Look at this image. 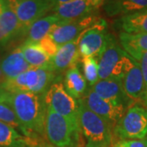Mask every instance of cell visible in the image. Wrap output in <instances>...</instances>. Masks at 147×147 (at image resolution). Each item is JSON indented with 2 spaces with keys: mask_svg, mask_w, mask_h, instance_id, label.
<instances>
[{
  "mask_svg": "<svg viewBox=\"0 0 147 147\" xmlns=\"http://www.w3.org/2000/svg\"><path fill=\"white\" fill-rule=\"evenodd\" d=\"M0 102L7 104L13 110L28 138L32 133L43 134L47 109L44 95L29 92H8L0 88Z\"/></svg>",
  "mask_w": 147,
  "mask_h": 147,
  "instance_id": "cell-1",
  "label": "cell"
},
{
  "mask_svg": "<svg viewBox=\"0 0 147 147\" xmlns=\"http://www.w3.org/2000/svg\"><path fill=\"white\" fill-rule=\"evenodd\" d=\"M79 123L87 147H110L113 145V127L90 110L83 99H79Z\"/></svg>",
  "mask_w": 147,
  "mask_h": 147,
  "instance_id": "cell-2",
  "label": "cell"
},
{
  "mask_svg": "<svg viewBox=\"0 0 147 147\" xmlns=\"http://www.w3.org/2000/svg\"><path fill=\"white\" fill-rule=\"evenodd\" d=\"M43 134L53 146L78 147L82 132L80 127L47 106Z\"/></svg>",
  "mask_w": 147,
  "mask_h": 147,
  "instance_id": "cell-3",
  "label": "cell"
},
{
  "mask_svg": "<svg viewBox=\"0 0 147 147\" xmlns=\"http://www.w3.org/2000/svg\"><path fill=\"white\" fill-rule=\"evenodd\" d=\"M130 57L115 38L109 34L105 47L96 58L99 79H122Z\"/></svg>",
  "mask_w": 147,
  "mask_h": 147,
  "instance_id": "cell-4",
  "label": "cell"
},
{
  "mask_svg": "<svg viewBox=\"0 0 147 147\" xmlns=\"http://www.w3.org/2000/svg\"><path fill=\"white\" fill-rule=\"evenodd\" d=\"M120 141L144 139L147 137V108L134 105L128 108L113 129Z\"/></svg>",
  "mask_w": 147,
  "mask_h": 147,
  "instance_id": "cell-5",
  "label": "cell"
},
{
  "mask_svg": "<svg viewBox=\"0 0 147 147\" xmlns=\"http://www.w3.org/2000/svg\"><path fill=\"white\" fill-rule=\"evenodd\" d=\"M46 106L65 117L74 126L79 127V105L78 100L73 98L65 89L61 82H54L44 95Z\"/></svg>",
  "mask_w": 147,
  "mask_h": 147,
  "instance_id": "cell-6",
  "label": "cell"
},
{
  "mask_svg": "<svg viewBox=\"0 0 147 147\" xmlns=\"http://www.w3.org/2000/svg\"><path fill=\"white\" fill-rule=\"evenodd\" d=\"M8 2L21 23L25 35L31 24L44 17L54 7L52 0H8Z\"/></svg>",
  "mask_w": 147,
  "mask_h": 147,
  "instance_id": "cell-7",
  "label": "cell"
},
{
  "mask_svg": "<svg viewBox=\"0 0 147 147\" xmlns=\"http://www.w3.org/2000/svg\"><path fill=\"white\" fill-rule=\"evenodd\" d=\"M106 28V21L100 18L92 26L82 32L77 39L80 58L86 57L97 58L105 47L109 34Z\"/></svg>",
  "mask_w": 147,
  "mask_h": 147,
  "instance_id": "cell-8",
  "label": "cell"
},
{
  "mask_svg": "<svg viewBox=\"0 0 147 147\" xmlns=\"http://www.w3.org/2000/svg\"><path fill=\"white\" fill-rule=\"evenodd\" d=\"M82 99L90 110L105 119L113 129L126 112L125 104L105 100L93 92L91 88L87 90Z\"/></svg>",
  "mask_w": 147,
  "mask_h": 147,
  "instance_id": "cell-9",
  "label": "cell"
},
{
  "mask_svg": "<svg viewBox=\"0 0 147 147\" xmlns=\"http://www.w3.org/2000/svg\"><path fill=\"white\" fill-rule=\"evenodd\" d=\"M100 18L92 14L79 20L69 21V22H59L49 33L50 37L59 47L67 42H73L79 38L82 32L92 26Z\"/></svg>",
  "mask_w": 147,
  "mask_h": 147,
  "instance_id": "cell-10",
  "label": "cell"
},
{
  "mask_svg": "<svg viewBox=\"0 0 147 147\" xmlns=\"http://www.w3.org/2000/svg\"><path fill=\"white\" fill-rule=\"evenodd\" d=\"M121 82L127 100L133 102L143 100L146 85L139 63L133 58L130 57Z\"/></svg>",
  "mask_w": 147,
  "mask_h": 147,
  "instance_id": "cell-11",
  "label": "cell"
},
{
  "mask_svg": "<svg viewBox=\"0 0 147 147\" xmlns=\"http://www.w3.org/2000/svg\"><path fill=\"white\" fill-rule=\"evenodd\" d=\"M96 8L91 0H71L55 6L51 13L57 16L60 22H69L94 14L93 12Z\"/></svg>",
  "mask_w": 147,
  "mask_h": 147,
  "instance_id": "cell-12",
  "label": "cell"
},
{
  "mask_svg": "<svg viewBox=\"0 0 147 147\" xmlns=\"http://www.w3.org/2000/svg\"><path fill=\"white\" fill-rule=\"evenodd\" d=\"M0 30L9 42L25 35L23 28L8 0H0Z\"/></svg>",
  "mask_w": 147,
  "mask_h": 147,
  "instance_id": "cell-13",
  "label": "cell"
},
{
  "mask_svg": "<svg viewBox=\"0 0 147 147\" xmlns=\"http://www.w3.org/2000/svg\"><path fill=\"white\" fill-rule=\"evenodd\" d=\"M80 59L78 48V41L67 42L59 47L57 54L51 59L54 72L61 73L76 66Z\"/></svg>",
  "mask_w": 147,
  "mask_h": 147,
  "instance_id": "cell-14",
  "label": "cell"
},
{
  "mask_svg": "<svg viewBox=\"0 0 147 147\" xmlns=\"http://www.w3.org/2000/svg\"><path fill=\"white\" fill-rule=\"evenodd\" d=\"M101 6L109 17H120L147 10V0H104Z\"/></svg>",
  "mask_w": 147,
  "mask_h": 147,
  "instance_id": "cell-15",
  "label": "cell"
},
{
  "mask_svg": "<svg viewBox=\"0 0 147 147\" xmlns=\"http://www.w3.org/2000/svg\"><path fill=\"white\" fill-rule=\"evenodd\" d=\"M0 66L7 80L14 79L31 68L27 63L19 47L1 58Z\"/></svg>",
  "mask_w": 147,
  "mask_h": 147,
  "instance_id": "cell-16",
  "label": "cell"
},
{
  "mask_svg": "<svg viewBox=\"0 0 147 147\" xmlns=\"http://www.w3.org/2000/svg\"><path fill=\"white\" fill-rule=\"evenodd\" d=\"M91 88L105 100L117 101L123 104L128 100L123 91L121 79H99L92 87H91Z\"/></svg>",
  "mask_w": 147,
  "mask_h": 147,
  "instance_id": "cell-17",
  "label": "cell"
},
{
  "mask_svg": "<svg viewBox=\"0 0 147 147\" xmlns=\"http://www.w3.org/2000/svg\"><path fill=\"white\" fill-rule=\"evenodd\" d=\"M115 26L127 34H147V10L118 17Z\"/></svg>",
  "mask_w": 147,
  "mask_h": 147,
  "instance_id": "cell-18",
  "label": "cell"
},
{
  "mask_svg": "<svg viewBox=\"0 0 147 147\" xmlns=\"http://www.w3.org/2000/svg\"><path fill=\"white\" fill-rule=\"evenodd\" d=\"M119 41L121 47L137 61L142 53L147 52V34H127L119 32Z\"/></svg>",
  "mask_w": 147,
  "mask_h": 147,
  "instance_id": "cell-19",
  "label": "cell"
},
{
  "mask_svg": "<svg viewBox=\"0 0 147 147\" xmlns=\"http://www.w3.org/2000/svg\"><path fill=\"white\" fill-rule=\"evenodd\" d=\"M19 47L27 63L31 68H53L51 58L42 50L38 42L25 41Z\"/></svg>",
  "mask_w": 147,
  "mask_h": 147,
  "instance_id": "cell-20",
  "label": "cell"
},
{
  "mask_svg": "<svg viewBox=\"0 0 147 147\" xmlns=\"http://www.w3.org/2000/svg\"><path fill=\"white\" fill-rule=\"evenodd\" d=\"M64 87L66 92L74 99L79 100L84 97L88 90V85L86 79L77 65L65 71Z\"/></svg>",
  "mask_w": 147,
  "mask_h": 147,
  "instance_id": "cell-21",
  "label": "cell"
},
{
  "mask_svg": "<svg viewBox=\"0 0 147 147\" xmlns=\"http://www.w3.org/2000/svg\"><path fill=\"white\" fill-rule=\"evenodd\" d=\"M60 22L57 16L49 15L34 21L27 30L25 41L32 42H39L42 38L53 30V28Z\"/></svg>",
  "mask_w": 147,
  "mask_h": 147,
  "instance_id": "cell-22",
  "label": "cell"
},
{
  "mask_svg": "<svg viewBox=\"0 0 147 147\" xmlns=\"http://www.w3.org/2000/svg\"><path fill=\"white\" fill-rule=\"evenodd\" d=\"M28 137H23L17 130L0 121V147H26Z\"/></svg>",
  "mask_w": 147,
  "mask_h": 147,
  "instance_id": "cell-23",
  "label": "cell"
},
{
  "mask_svg": "<svg viewBox=\"0 0 147 147\" xmlns=\"http://www.w3.org/2000/svg\"><path fill=\"white\" fill-rule=\"evenodd\" d=\"M84 77L89 86L92 87L98 80V63L95 57H86L81 58Z\"/></svg>",
  "mask_w": 147,
  "mask_h": 147,
  "instance_id": "cell-24",
  "label": "cell"
},
{
  "mask_svg": "<svg viewBox=\"0 0 147 147\" xmlns=\"http://www.w3.org/2000/svg\"><path fill=\"white\" fill-rule=\"evenodd\" d=\"M0 121L10 125L15 129L17 128L23 132L24 135H26V131L19 122L13 110L7 104L3 102H0Z\"/></svg>",
  "mask_w": 147,
  "mask_h": 147,
  "instance_id": "cell-25",
  "label": "cell"
},
{
  "mask_svg": "<svg viewBox=\"0 0 147 147\" xmlns=\"http://www.w3.org/2000/svg\"><path fill=\"white\" fill-rule=\"evenodd\" d=\"M38 44L40 45V47H42V49L45 52L49 57L52 58L57 54L59 46L56 42L53 40V38L50 37L49 34H47V36H45L40 42H38Z\"/></svg>",
  "mask_w": 147,
  "mask_h": 147,
  "instance_id": "cell-26",
  "label": "cell"
},
{
  "mask_svg": "<svg viewBox=\"0 0 147 147\" xmlns=\"http://www.w3.org/2000/svg\"><path fill=\"white\" fill-rule=\"evenodd\" d=\"M137 62L139 63L140 68L142 70L143 79L145 82V85H147V52L142 53L137 60Z\"/></svg>",
  "mask_w": 147,
  "mask_h": 147,
  "instance_id": "cell-27",
  "label": "cell"
},
{
  "mask_svg": "<svg viewBox=\"0 0 147 147\" xmlns=\"http://www.w3.org/2000/svg\"><path fill=\"white\" fill-rule=\"evenodd\" d=\"M125 147H147L146 139H137V140H127L122 141Z\"/></svg>",
  "mask_w": 147,
  "mask_h": 147,
  "instance_id": "cell-28",
  "label": "cell"
},
{
  "mask_svg": "<svg viewBox=\"0 0 147 147\" xmlns=\"http://www.w3.org/2000/svg\"><path fill=\"white\" fill-rule=\"evenodd\" d=\"M0 62H1V57H0ZM6 81H7V79H6L5 76L3 75V74L2 72L1 66H0V88H1V87L3 85V84L5 83Z\"/></svg>",
  "mask_w": 147,
  "mask_h": 147,
  "instance_id": "cell-29",
  "label": "cell"
},
{
  "mask_svg": "<svg viewBox=\"0 0 147 147\" xmlns=\"http://www.w3.org/2000/svg\"><path fill=\"white\" fill-rule=\"evenodd\" d=\"M69 1H71V0H52V2L54 4V7L60 5V4H63V3H68Z\"/></svg>",
  "mask_w": 147,
  "mask_h": 147,
  "instance_id": "cell-30",
  "label": "cell"
},
{
  "mask_svg": "<svg viewBox=\"0 0 147 147\" xmlns=\"http://www.w3.org/2000/svg\"><path fill=\"white\" fill-rule=\"evenodd\" d=\"M91 1H92V3L97 8H98L100 6L102 5V3H103V2H104V0H91Z\"/></svg>",
  "mask_w": 147,
  "mask_h": 147,
  "instance_id": "cell-31",
  "label": "cell"
},
{
  "mask_svg": "<svg viewBox=\"0 0 147 147\" xmlns=\"http://www.w3.org/2000/svg\"><path fill=\"white\" fill-rule=\"evenodd\" d=\"M113 147H125V146L123 145L122 141H119L118 142H116L115 144L113 145Z\"/></svg>",
  "mask_w": 147,
  "mask_h": 147,
  "instance_id": "cell-32",
  "label": "cell"
},
{
  "mask_svg": "<svg viewBox=\"0 0 147 147\" xmlns=\"http://www.w3.org/2000/svg\"><path fill=\"white\" fill-rule=\"evenodd\" d=\"M143 100L145 101L147 106V85L146 86V89H145V92H144V96H143Z\"/></svg>",
  "mask_w": 147,
  "mask_h": 147,
  "instance_id": "cell-33",
  "label": "cell"
},
{
  "mask_svg": "<svg viewBox=\"0 0 147 147\" xmlns=\"http://www.w3.org/2000/svg\"><path fill=\"white\" fill-rule=\"evenodd\" d=\"M2 49H3V48H2V47H0V51H1V50H2Z\"/></svg>",
  "mask_w": 147,
  "mask_h": 147,
  "instance_id": "cell-34",
  "label": "cell"
},
{
  "mask_svg": "<svg viewBox=\"0 0 147 147\" xmlns=\"http://www.w3.org/2000/svg\"><path fill=\"white\" fill-rule=\"evenodd\" d=\"M146 145H147V137H146Z\"/></svg>",
  "mask_w": 147,
  "mask_h": 147,
  "instance_id": "cell-35",
  "label": "cell"
}]
</instances>
